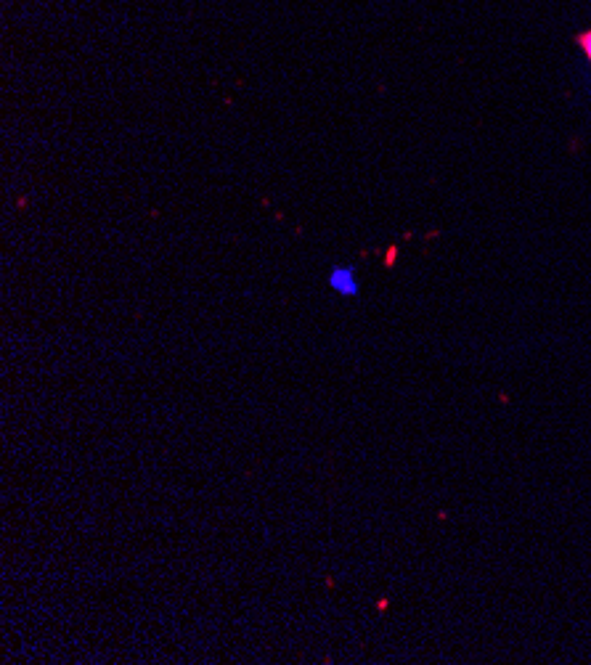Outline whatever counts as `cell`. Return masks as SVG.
Instances as JSON below:
<instances>
[{"label":"cell","instance_id":"obj_1","mask_svg":"<svg viewBox=\"0 0 591 665\" xmlns=\"http://www.w3.org/2000/svg\"><path fill=\"white\" fill-rule=\"evenodd\" d=\"M329 284H332L334 292H340V295H345V297H353L358 292L356 273L348 271V268H337V271H332V279H329Z\"/></svg>","mask_w":591,"mask_h":665},{"label":"cell","instance_id":"obj_2","mask_svg":"<svg viewBox=\"0 0 591 665\" xmlns=\"http://www.w3.org/2000/svg\"><path fill=\"white\" fill-rule=\"evenodd\" d=\"M584 46H586V53L591 56V35H586V38H584Z\"/></svg>","mask_w":591,"mask_h":665}]
</instances>
